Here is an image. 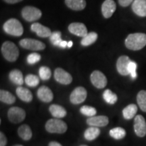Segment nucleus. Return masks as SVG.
<instances>
[{
	"instance_id": "1",
	"label": "nucleus",
	"mask_w": 146,
	"mask_h": 146,
	"mask_svg": "<svg viewBox=\"0 0 146 146\" xmlns=\"http://www.w3.org/2000/svg\"><path fill=\"white\" fill-rule=\"evenodd\" d=\"M127 48L133 51L141 50L146 45V34L136 33L128 35L125 39Z\"/></svg>"
},
{
	"instance_id": "2",
	"label": "nucleus",
	"mask_w": 146,
	"mask_h": 146,
	"mask_svg": "<svg viewBox=\"0 0 146 146\" xmlns=\"http://www.w3.org/2000/svg\"><path fill=\"white\" fill-rule=\"evenodd\" d=\"M1 52L3 57L9 62H15L19 56V50L14 43L5 41L1 46Z\"/></svg>"
},
{
	"instance_id": "3",
	"label": "nucleus",
	"mask_w": 146,
	"mask_h": 146,
	"mask_svg": "<svg viewBox=\"0 0 146 146\" xmlns=\"http://www.w3.org/2000/svg\"><path fill=\"white\" fill-rule=\"evenodd\" d=\"M3 30L10 35L20 36L23 34V27L22 24L15 18H11L3 25Z\"/></svg>"
},
{
	"instance_id": "4",
	"label": "nucleus",
	"mask_w": 146,
	"mask_h": 146,
	"mask_svg": "<svg viewBox=\"0 0 146 146\" xmlns=\"http://www.w3.org/2000/svg\"><path fill=\"white\" fill-rule=\"evenodd\" d=\"M68 127L63 120L53 118L50 119L45 124V129L50 133H58L62 134L66 131Z\"/></svg>"
},
{
	"instance_id": "5",
	"label": "nucleus",
	"mask_w": 146,
	"mask_h": 146,
	"mask_svg": "<svg viewBox=\"0 0 146 146\" xmlns=\"http://www.w3.org/2000/svg\"><path fill=\"white\" fill-rule=\"evenodd\" d=\"M26 117V112L19 107H12L9 109L8 118L11 123L17 124L23 122Z\"/></svg>"
},
{
	"instance_id": "6",
	"label": "nucleus",
	"mask_w": 146,
	"mask_h": 146,
	"mask_svg": "<svg viewBox=\"0 0 146 146\" xmlns=\"http://www.w3.org/2000/svg\"><path fill=\"white\" fill-rule=\"evenodd\" d=\"M22 15L27 21L33 22L39 20L41 17L42 12L35 7L26 6L22 10Z\"/></svg>"
},
{
	"instance_id": "7",
	"label": "nucleus",
	"mask_w": 146,
	"mask_h": 146,
	"mask_svg": "<svg viewBox=\"0 0 146 146\" xmlns=\"http://www.w3.org/2000/svg\"><path fill=\"white\" fill-rule=\"evenodd\" d=\"M20 45L23 48L27 50L39 51L45 48V45L43 42L33 39H24L19 42Z\"/></svg>"
},
{
	"instance_id": "8",
	"label": "nucleus",
	"mask_w": 146,
	"mask_h": 146,
	"mask_svg": "<svg viewBox=\"0 0 146 146\" xmlns=\"http://www.w3.org/2000/svg\"><path fill=\"white\" fill-rule=\"evenodd\" d=\"M87 90L83 87H78L73 90L70 96V102L73 104H79L86 100Z\"/></svg>"
},
{
	"instance_id": "9",
	"label": "nucleus",
	"mask_w": 146,
	"mask_h": 146,
	"mask_svg": "<svg viewBox=\"0 0 146 146\" xmlns=\"http://www.w3.org/2000/svg\"><path fill=\"white\" fill-rule=\"evenodd\" d=\"M134 130L137 136L143 137L146 135V121L141 115H137L134 119Z\"/></svg>"
},
{
	"instance_id": "10",
	"label": "nucleus",
	"mask_w": 146,
	"mask_h": 146,
	"mask_svg": "<svg viewBox=\"0 0 146 146\" xmlns=\"http://www.w3.org/2000/svg\"><path fill=\"white\" fill-rule=\"evenodd\" d=\"M91 81L95 87L98 89H103L107 85V78L100 70H95L91 74Z\"/></svg>"
},
{
	"instance_id": "11",
	"label": "nucleus",
	"mask_w": 146,
	"mask_h": 146,
	"mask_svg": "<svg viewBox=\"0 0 146 146\" xmlns=\"http://www.w3.org/2000/svg\"><path fill=\"white\" fill-rule=\"evenodd\" d=\"M54 78L56 81L62 85H69L72 83V76L64 69L58 68L55 70Z\"/></svg>"
},
{
	"instance_id": "12",
	"label": "nucleus",
	"mask_w": 146,
	"mask_h": 146,
	"mask_svg": "<svg viewBox=\"0 0 146 146\" xmlns=\"http://www.w3.org/2000/svg\"><path fill=\"white\" fill-rule=\"evenodd\" d=\"M131 60L127 56H122L119 57L117 62H116V68L118 73L123 76H127L129 74V65Z\"/></svg>"
},
{
	"instance_id": "13",
	"label": "nucleus",
	"mask_w": 146,
	"mask_h": 146,
	"mask_svg": "<svg viewBox=\"0 0 146 146\" xmlns=\"http://www.w3.org/2000/svg\"><path fill=\"white\" fill-rule=\"evenodd\" d=\"M68 30L71 33L81 37H84L88 34L87 27L84 24L81 23H73L70 24L68 27Z\"/></svg>"
},
{
	"instance_id": "14",
	"label": "nucleus",
	"mask_w": 146,
	"mask_h": 146,
	"mask_svg": "<svg viewBox=\"0 0 146 146\" xmlns=\"http://www.w3.org/2000/svg\"><path fill=\"white\" fill-rule=\"evenodd\" d=\"M31 29L32 31L35 33L38 36L43 38L50 36L52 33L51 30L48 27L43 26L41 24L38 23L33 24L31 25Z\"/></svg>"
},
{
	"instance_id": "15",
	"label": "nucleus",
	"mask_w": 146,
	"mask_h": 146,
	"mask_svg": "<svg viewBox=\"0 0 146 146\" xmlns=\"http://www.w3.org/2000/svg\"><path fill=\"white\" fill-rule=\"evenodd\" d=\"M116 9V5L113 0H106L102 6V12L106 18H109L112 16Z\"/></svg>"
},
{
	"instance_id": "16",
	"label": "nucleus",
	"mask_w": 146,
	"mask_h": 146,
	"mask_svg": "<svg viewBox=\"0 0 146 146\" xmlns=\"http://www.w3.org/2000/svg\"><path fill=\"white\" fill-rule=\"evenodd\" d=\"M132 10L136 15L146 17V0H134L132 3Z\"/></svg>"
},
{
	"instance_id": "17",
	"label": "nucleus",
	"mask_w": 146,
	"mask_h": 146,
	"mask_svg": "<svg viewBox=\"0 0 146 146\" xmlns=\"http://www.w3.org/2000/svg\"><path fill=\"white\" fill-rule=\"evenodd\" d=\"M37 96L41 101L49 103L54 99V95L51 89L46 86H42L38 89Z\"/></svg>"
},
{
	"instance_id": "18",
	"label": "nucleus",
	"mask_w": 146,
	"mask_h": 146,
	"mask_svg": "<svg viewBox=\"0 0 146 146\" xmlns=\"http://www.w3.org/2000/svg\"><path fill=\"white\" fill-rule=\"evenodd\" d=\"M108 123V117L106 116H94L87 120V123L91 127H105Z\"/></svg>"
},
{
	"instance_id": "19",
	"label": "nucleus",
	"mask_w": 146,
	"mask_h": 146,
	"mask_svg": "<svg viewBox=\"0 0 146 146\" xmlns=\"http://www.w3.org/2000/svg\"><path fill=\"white\" fill-rule=\"evenodd\" d=\"M16 94L22 101L25 102H31L33 100V94L30 90L23 87H18L16 89Z\"/></svg>"
},
{
	"instance_id": "20",
	"label": "nucleus",
	"mask_w": 146,
	"mask_h": 146,
	"mask_svg": "<svg viewBox=\"0 0 146 146\" xmlns=\"http://www.w3.org/2000/svg\"><path fill=\"white\" fill-rule=\"evenodd\" d=\"M50 112L56 118H62L66 116L67 112L65 108L61 106L52 104L50 107Z\"/></svg>"
},
{
	"instance_id": "21",
	"label": "nucleus",
	"mask_w": 146,
	"mask_h": 146,
	"mask_svg": "<svg viewBox=\"0 0 146 146\" xmlns=\"http://www.w3.org/2000/svg\"><path fill=\"white\" fill-rule=\"evenodd\" d=\"M65 3L69 8L76 11L83 10L86 6L85 0H65Z\"/></svg>"
},
{
	"instance_id": "22",
	"label": "nucleus",
	"mask_w": 146,
	"mask_h": 146,
	"mask_svg": "<svg viewBox=\"0 0 146 146\" xmlns=\"http://www.w3.org/2000/svg\"><path fill=\"white\" fill-rule=\"evenodd\" d=\"M18 134L21 138L25 141H29L32 137L31 129L27 125H21L18 129Z\"/></svg>"
},
{
	"instance_id": "23",
	"label": "nucleus",
	"mask_w": 146,
	"mask_h": 146,
	"mask_svg": "<svg viewBox=\"0 0 146 146\" xmlns=\"http://www.w3.org/2000/svg\"><path fill=\"white\" fill-rule=\"evenodd\" d=\"M9 78L12 83L18 85H22L24 83L23 74L21 70H12L9 74Z\"/></svg>"
},
{
	"instance_id": "24",
	"label": "nucleus",
	"mask_w": 146,
	"mask_h": 146,
	"mask_svg": "<svg viewBox=\"0 0 146 146\" xmlns=\"http://www.w3.org/2000/svg\"><path fill=\"white\" fill-rule=\"evenodd\" d=\"M137 112V106L135 104H129L123 109V117L127 120L132 119L135 116Z\"/></svg>"
},
{
	"instance_id": "25",
	"label": "nucleus",
	"mask_w": 146,
	"mask_h": 146,
	"mask_svg": "<svg viewBox=\"0 0 146 146\" xmlns=\"http://www.w3.org/2000/svg\"><path fill=\"white\" fill-rule=\"evenodd\" d=\"M100 134V130L96 127H91L88 128L84 133V137L88 141H93L96 139Z\"/></svg>"
},
{
	"instance_id": "26",
	"label": "nucleus",
	"mask_w": 146,
	"mask_h": 146,
	"mask_svg": "<svg viewBox=\"0 0 146 146\" xmlns=\"http://www.w3.org/2000/svg\"><path fill=\"white\" fill-rule=\"evenodd\" d=\"M0 100L7 104H12L16 102V98L9 91L1 89L0 91Z\"/></svg>"
},
{
	"instance_id": "27",
	"label": "nucleus",
	"mask_w": 146,
	"mask_h": 146,
	"mask_svg": "<svg viewBox=\"0 0 146 146\" xmlns=\"http://www.w3.org/2000/svg\"><path fill=\"white\" fill-rule=\"evenodd\" d=\"M98 39V34L95 32H91L83 37L81 40V45L83 46H89L96 41Z\"/></svg>"
},
{
	"instance_id": "28",
	"label": "nucleus",
	"mask_w": 146,
	"mask_h": 146,
	"mask_svg": "<svg viewBox=\"0 0 146 146\" xmlns=\"http://www.w3.org/2000/svg\"><path fill=\"white\" fill-rule=\"evenodd\" d=\"M137 102L140 109L144 112H146V91L141 90L137 96Z\"/></svg>"
},
{
	"instance_id": "29",
	"label": "nucleus",
	"mask_w": 146,
	"mask_h": 146,
	"mask_svg": "<svg viewBox=\"0 0 146 146\" xmlns=\"http://www.w3.org/2000/svg\"><path fill=\"white\" fill-rule=\"evenodd\" d=\"M126 131L123 128L121 127H116L114 128V129H111L110 131V136L113 137L115 139H122L126 136Z\"/></svg>"
},
{
	"instance_id": "30",
	"label": "nucleus",
	"mask_w": 146,
	"mask_h": 146,
	"mask_svg": "<svg viewBox=\"0 0 146 146\" xmlns=\"http://www.w3.org/2000/svg\"><path fill=\"white\" fill-rule=\"evenodd\" d=\"M104 99L109 104H114L118 100V97L110 89H106L103 94Z\"/></svg>"
},
{
	"instance_id": "31",
	"label": "nucleus",
	"mask_w": 146,
	"mask_h": 146,
	"mask_svg": "<svg viewBox=\"0 0 146 146\" xmlns=\"http://www.w3.org/2000/svg\"><path fill=\"white\" fill-rule=\"evenodd\" d=\"M25 83L29 87H34L37 86L39 83V78L34 74H28L25 79Z\"/></svg>"
},
{
	"instance_id": "32",
	"label": "nucleus",
	"mask_w": 146,
	"mask_h": 146,
	"mask_svg": "<svg viewBox=\"0 0 146 146\" xmlns=\"http://www.w3.org/2000/svg\"><path fill=\"white\" fill-rule=\"evenodd\" d=\"M80 112L85 116H89V117H92L96 115L97 111L95 108L89 106H83L80 109Z\"/></svg>"
},
{
	"instance_id": "33",
	"label": "nucleus",
	"mask_w": 146,
	"mask_h": 146,
	"mask_svg": "<svg viewBox=\"0 0 146 146\" xmlns=\"http://www.w3.org/2000/svg\"><path fill=\"white\" fill-rule=\"evenodd\" d=\"M39 76L42 80L47 81L50 79L52 76V72L48 67L41 66L39 69Z\"/></svg>"
},
{
	"instance_id": "34",
	"label": "nucleus",
	"mask_w": 146,
	"mask_h": 146,
	"mask_svg": "<svg viewBox=\"0 0 146 146\" xmlns=\"http://www.w3.org/2000/svg\"><path fill=\"white\" fill-rule=\"evenodd\" d=\"M61 33L60 31H55L52 33L50 37V41L52 42V43L55 46L59 47L61 42L62 41V40L61 39Z\"/></svg>"
},
{
	"instance_id": "35",
	"label": "nucleus",
	"mask_w": 146,
	"mask_h": 146,
	"mask_svg": "<svg viewBox=\"0 0 146 146\" xmlns=\"http://www.w3.org/2000/svg\"><path fill=\"white\" fill-rule=\"evenodd\" d=\"M41 56H40L37 53H32V54H29L27 57V62L29 64H34L40 61Z\"/></svg>"
},
{
	"instance_id": "36",
	"label": "nucleus",
	"mask_w": 146,
	"mask_h": 146,
	"mask_svg": "<svg viewBox=\"0 0 146 146\" xmlns=\"http://www.w3.org/2000/svg\"><path fill=\"white\" fill-rule=\"evenodd\" d=\"M137 64L135 62L131 61L129 65V68H128L129 74H131V77H132L133 79H135V78H136L137 77Z\"/></svg>"
},
{
	"instance_id": "37",
	"label": "nucleus",
	"mask_w": 146,
	"mask_h": 146,
	"mask_svg": "<svg viewBox=\"0 0 146 146\" xmlns=\"http://www.w3.org/2000/svg\"><path fill=\"white\" fill-rule=\"evenodd\" d=\"M8 143V139L2 132L0 133V146H5Z\"/></svg>"
},
{
	"instance_id": "38",
	"label": "nucleus",
	"mask_w": 146,
	"mask_h": 146,
	"mask_svg": "<svg viewBox=\"0 0 146 146\" xmlns=\"http://www.w3.org/2000/svg\"><path fill=\"white\" fill-rule=\"evenodd\" d=\"M134 0H118L119 4L123 7H127L133 3Z\"/></svg>"
},
{
	"instance_id": "39",
	"label": "nucleus",
	"mask_w": 146,
	"mask_h": 146,
	"mask_svg": "<svg viewBox=\"0 0 146 146\" xmlns=\"http://www.w3.org/2000/svg\"><path fill=\"white\" fill-rule=\"evenodd\" d=\"M5 1V2L8 3H16L20 2V1H23V0H3Z\"/></svg>"
},
{
	"instance_id": "40",
	"label": "nucleus",
	"mask_w": 146,
	"mask_h": 146,
	"mask_svg": "<svg viewBox=\"0 0 146 146\" xmlns=\"http://www.w3.org/2000/svg\"><path fill=\"white\" fill-rule=\"evenodd\" d=\"M49 146H62L60 143L56 141H52L49 143Z\"/></svg>"
},
{
	"instance_id": "41",
	"label": "nucleus",
	"mask_w": 146,
	"mask_h": 146,
	"mask_svg": "<svg viewBox=\"0 0 146 146\" xmlns=\"http://www.w3.org/2000/svg\"><path fill=\"white\" fill-rule=\"evenodd\" d=\"M72 45H73L72 41H68V47H69V48H70V47H72Z\"/></svg>"
},
{
	"instance_id": "42",
	"label": "nucleus",
	"mask_w": 146,
	"mask_h": 146,
	"mask_svg": "<svg viewBox=\"0 0 146 146\" xmlns=\"http://www.w3.org/2000/svg\"><path fill=\"white\" fill-rule=\"evenodd\" d=\"M14 146H23V145H14Z\"/></svg>"
},
{
	"instance_id": "43",
	"label": "nucleus",
	"mask_w": 146,
	"mask_h": 146,
	"mask_svg": "<svg viewBox=\"0 0 146 146\" xmlns=\"http://www.w3.org/2000/svg\"><path fill=\"white\" fill-rule=\"evenodd\" d=\"M80 146H87V145H80Z\"/></svg>"
}]
</instances>
